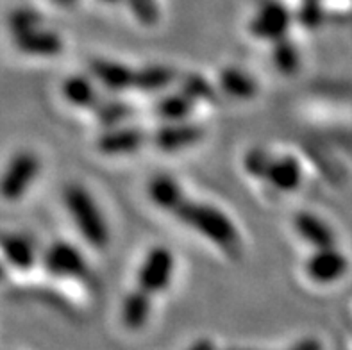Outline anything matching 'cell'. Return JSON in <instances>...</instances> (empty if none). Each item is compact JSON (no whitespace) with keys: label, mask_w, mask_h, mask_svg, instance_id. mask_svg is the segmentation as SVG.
Masks as SVG:
<instances>
[{"label":"cell","mask_w":352,"mask_h":350,"mask_svg":"<svg viewBox=\"0 0 352 350\" xmlns=\"http://www.w3.org/2000/svg\"><path fill=\"white\" fill-rule=\"evenodd\" d=\"M175 215L181 222L195 229L199 234L217 243L223 250L232 252L240 245V234L234 223L229 220L228 215L222 213L214 206L184 200Z\"/></svg>","instance_id":"6da1fadb"},{"label":"cell","mask_w":352,"mask_h":350,"mask_svg":"<svg viewBox=\"0 0 352 350\" xmlns=\"http://www.w3.org/2000/svg\"><path fill=\"white\" fill-rule=\"evenodd\" d=\"M65 204L82 238L95 248L107 247L109 229L94 197L80 184H70L65 190Z\"/></svg>","instance_id":"7a4b0ae2"},{"label":"cell","mask_w":352,"mask_h":350,"mask_svg":"<svg viewBox=\"0 0 352 350\" xmlns=\"http://www.w3.org/2000/svg\"><path fill=\"white\" fill-rule=\"evenodd\" d=\"M41 161L32 151H20L9 160L0 173V199L16 202L27 195L32 182L40 175Z\"/></svg>","instance_id":"3957f363"},{"label":"cell","mask_w":352,"mask_h":350,"mask_svg":"<svg viewBox=\"0 0 352 350\" xmlns=\"http://www.w3.org/2000/svg\"><path fill=\"white\" fill-rule=\"evenodd\" d=\"M43 268L59 279H82L88 274L85 256L68 241H56L41 256Z\"/></svg>","instance_id":"277c9868"},{"label":"cell","mask_w":352,"mask_h":350,"mask_svg":"<svg viewBox=\"0 0 352 350\" xmlns=\"http://www.w3.org/2000/svg\"><path fill=\"white\" fill-rule=\"evenodd\" d=\"M174 254L166 247H154L143 259L138 274V286L143 292L161 293L170 284L174 274Z\"/></svg>","instance_id":"5b68a950"},{"label":"cell","mask_w":352,"mask_h":350,"mask_svg":"<svg viewBox=\"0 0 352 350\" xmlns=\"http://www.w3.org/2000/svg\"><path fill=\"white\" fill-rule=\"evenodd\" d=\"M347 268V257L340 252L335 245H333V247L317 248V250L309 256L308 261H306V275H308L311 281L320 284L335 283L340 277H344Z\"/></svg>","instance_id":"8992f818"},{"label":"cell","mask_w":352,"mask_h":350,"mask_svg":"<svg viewBox=\"0 0 352 350\" xmlns=\"http://www.w3.org/2000/svg\"><path fill=\"white\" fill-rule=\"evenodd\" d=\"M14 49L25 56H43L52 58L63 52L61 36L41 29L40 23L23 31H14Z\"/></svg>","instance_id":"52a82bcc"},{"label":"cell","mask_w":352,"mask_h":350,"mask_svg":"<svg viewBox=\"0 0 352 350\" xmlns=\"http://www.w3.org/2000/svg\"><path fill=\"white\" fill-rule=\"evenodd\" d=\"M202 138H204V129L201 125L174 122V124H166L154 134V145L163 152H177L193 146Z\"/></svg>","instance_id":"ba28073f"},{"label":"cell","mask_w":352,"mask_h":350,"mask_svg":"<svg viewBox=\"0 0 352 350\" xmlns=\"http://www.w3.org/2000/svg\"><path fill=\"white\" fill-rule=\"evenodd\" d=\"M290 25V14L281 4H268L261 8L250 22V32L263 40L279 41L285 38Z\"/></svg>","instance_id":"9c48e42d"},{"label":"cell","mask_w":352,"mask_h":350,"mask_svg":"<svg viewBox=\"0 0 352 350\" xmlns=\"http://www.w3.org/2000/svg\"><path fill=\"white\" fill-rule=\"evenodd\" d=\"M91 76L109 91H125L134 88L136 70L122 63L109 61V59H95L89 65Z\"/></svg>","instance_id":"30bf717a"},{"label":"cell","mask_w":352,"mask_h":350,"mask_svg":"<svg viewBox=\"0 0 352 350\" xmlns=\"http://www.w3.org/2000/svg\"><path fill=\"white\" fill-rule=\"evenodd\" d=\"M0 256L14 270L27 272L38 261L36 247L31 239L22 234H4L0 236Z\"/></svg>","instance_id":"8fae6325"},{"label":"cell","mask_w":352,"mask_h":350,"mask_svg":"<svg viewBox=\"0 0 352 350\" xmlns=\"http://www.w3.org/2000/svg\"><path fill=\"white\" fill-rule=\"evenodd\" d=\"M265 179L277 191L292 193L302 182V168H300L299 161L295 160V157H290V155L276 157V160H272L270 166H268Z\"/></svg>","instance_id":"7c38bea8"},{"label":"cell","mask_w":352,"mask_h":350,"mask_svg":"<svg viewBox=\"0 0 352 350\" xmlns=\"http://www.w3.org/2000/svg\"><path fill=\"white\" fill-rule=\"evenodd\" d=\"M143 143H145V134L140 129L122 127L104 133L98 140V149L109 155L131 154V152L140 151Z\"/></svg>","instance_id":"4fadbf2b"},{"label":"cell","mask_w":352,"mask_h":350,"mask_svg":"<svg viewBox=\"0 0 352 350\" xmlns=\"http://www.w3.org/2000/svg\"><path fill=\"white\" fill-rule=\"evenodd\" d=\"M147 193L151 197L152 204L161 209H166V211H174V213L179 209V206L186 200L183 188L179 186V182L174 177L165 175V173L151 179Z\"/></svg>","instance_id":"5bb4252c"},{"label":"cell","mask_w":352,"mask_h":350,"mask_svg":"<svg viewBox=\"0 0 352 350\" xmlns=\"http://www.w3.org/2000/svg\"><path fill=\"white\" fill-rule=\"evenodd\" d=\"M294 222L300 238L306 239L313 247L324 248L335 245V232L331 231V227L317 215L300 211V213L295 215Z\"/></svg>","instance_id":"9a60e30c"},{"label":"cell","mask_w":352,"mask_h":350,"mask_svg":"<svg viewBox=\"0 0 352 350\" xmlns=\"http://www.w3.org/2000/svg\"><path fill=\"white\" fill-rule=\"evenodd\" d=\"M61 94L70 106L94 107L98 102V94L91 79L86 76H72L63 83Z\"/></svg>","instance_id":"2e32d148"},{"label":"cell","mask_w":352,"mask_h":350,"mask_svg":"<svg viewBox=\"0 0 352 350\" xmlns=\"http://www.w3.org/2000/svg\"><path fill=\"white\" fill-rule=\"evenodd\" d=\"M151 315V293L136 289L129 293L122 306V322L127 329H140Z\"/></svg>","instance_id":"e0dca14e"},{"label":"cell","mask_w":352,"mask_h":350,"mask_svg":"<svg viewBox=\"0 0 352 350\" xmlns=\"http://www.w3.org/2000/svg\"><path fill=\"white\" fill-rule=\"evenodd\" d=\"M220 88L234 98H250L258 94L254 77L238 68H226L220 74Z\"/></svg>","instance_id":"ac0fdd59"},{"label":"cell","mask_w":352,"mask_h":350,"mask_svg":"<svg viewBox=\"0 0 352 350\" xmlns=\"http://www.w3.org/2000/svg\"><path fill=\"white\" fill-rule=\"evenodd\" d=\"M195 100L184 91L174 95H166L165 98H161L156 106V113L160 118L166 120L168 124L174 122H184L193 111Z\"/></svg>","instance_id":"d6986e66"},{"label":"cell","mask_w":352,"mask_h":350,"mask_svg":"<svg viewBox=\"0 0 352 350\" xmlns=\"http://www.w3.org/2000/svg\"><path fill=\"white\" fill-rule=\"evenodd\" d=\"M175 80V72L168 67H145L142 70H136V80H134V89L140 91H160L165 89Z\"/></svg>","instance_id":"ffe728a7"},{"label":"cell","mask_w":352,"mask_h":350,"mask_svg":"<svg viewBox=\"0 0 352 350\" xmlns=\"http://www.w3.org/2000/svg\"><path fill=\"white\" fill-rule=\"evenodd\" d=\"M272 59L277 70L281 72V74H285V76L295 74L300 65L299 50H297V47H295L294 43L286 41L285 38L277 41L276 47H274Z\"/></svg>","instance_id":"44dd1931"},{"label":"cell","mask_w":352,"mask_h":350,"mask_svg":"<svg viewBox=\"0 0 352 350\" xmlns=\"http://www.w3.org/2000/svg\"><path fill=\"white\" fill-rule=\"evenodd\" d=\"M272 160L274 157H270L268 152L261 151V149H252V151L245 155V170L250 175H254V177L265 179Z\"/></svg>","instance_id":"7402d4cb"},{"label":"cell","mask_w":352,"mask_h":350,"mask_svg":"<svg viewBox=\"0 0 352 350\" xmlns=\"http://www.w3.org/2000/svg\"><path fill=\"white\" fill-rule=\"evenodd\" d=\"M183 91L193 98V100H201V98H211L213 97V89H211L210 83H206L202 77L192 76L184 80Z\"/></svg>","instance_id":"603a6c76"},{"label":"cell","mask_w":352,"mask_h":350,"mask_svg":"<svg viewBox=\"0 0 352 350\" xmlns=\"http://www.w3.org/2000/svg\"><path fill=\"white\" fill-rule=\"evenodd\" d=\"M127 115H129V107L124 106V104H106L98 109V118L107 125L127 118Z\"/></svg>","instance_id":"cb8c5ba5"},{"label":"cell","mask_w":352,"mask_h":350,"mask_svg":"<svg viewBox=\"0 0 352 350\" xmlns=\"http://www.w3.org/2000/svg\"><path fill=\"white\" fill-rule=\"evenodd\" d=\"M290 350H322V347L317 340L308 338V340H302V342H299L295 347H292Z\"/></svg>","instance_id":"d4e9b609"},{"label":"cell","mask_w":352,"mask_h":350,"mask_svg":"<svg viewBox=\"0 0 352 350\" xmlns=\"http://www.w3.org/2000/svg\"><path fill=\"white\" fill-rule=\"evenodd\" d=\"M190 350H214V347H213V343L208 342V340H202V342L195 343V345H193Z\"/></svg>","instance_id":"484cf974"},{"label":"cell","mask_w":352,"mask_h":350,"mask_svg":"<svg viewBox=\"0 0 352 350\" xmlns=\"http://www.w3.org/2000/svg\"><path fill=\"white\" fill-rule=\"evenodd\" d=\"M56 2H58V4H61V6H72L74 2H76V0H56Z\"/></svg>","instance_id":"4316f807"}]
</instances>
